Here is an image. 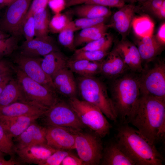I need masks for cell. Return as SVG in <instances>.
<instances>
[{
  "mask_svg": "<svg viewBox=\"0 0 165 165\" xmlns=\"http://www.w3.org/2000/svg\"><path fill=\"white\" fill-rule=\"evenodd\" d=\"M68 103L86 127L101 138L109 134L112 126L98 108L77 97L69 98Z\"/></svg>",
  "mask_w": 165,
  "mask_h": 165,
  "instance_id": "cell-5",
  "label": "cell"
},
{
  "mask_svg": "<svg viewBox=\"0 0 165 165\" xmlns=\"http://www.w3.org/2000/svg\"><path fill=\"white\" fill-rule=\"evenodd\" d=\"M101 62L84 59L68 60L67 67L73 72L82 76H93L100 73Z\"/></svg>",
  "mask_w": 165,
  "mask_h": 165,
  "instance_id": "cell-25",
  "label": "cell"
},
{
  "mask_svg": "<svg viewBox=\"0 0 165 165\" xmlns=\"http://www.w3.org/2000/svg\"><path fill=\"white\" fill-rule=\"evenodd\" d=\"M109 50H102L95 51H79L76 49L75 50L72 59L102 62L109 53Z\"/></svg>",
  "mask_w": 165,
  "mask_h": 165,
  "instance_id": "cell-32",
  "label": "cell"
},
{
  "mask_svg": "<svg viewBox=\"0 0 165 165\" xmlns=\"http://www.w3.org/2000/svg\"><path fill=\"white\" fill-rule=\"evenodd\" d=\"M68 60L60 50L54 51L43 57L41 65L45 73L52 79L58 72L67 67Z\"/></svg>",
  "mask_w": 165,
  "mask_h": 165,
  "instance_id": "cell-24",
  "label": "cell"
},
{
  "mask_svg": "<svg viewBox=\"0 0 165 165\" xmlns=\"http://www.w3.org/2000/svg\"><path fill=\"white\" fill-rule=\"evenodd\" d=\"M105 23L81 30L74 39L75 47L97 40L105 35L108 28Z\"/></svg>",
  "mask_w": 165,
  "mask_h": 165,
  "instance_id": "cell-27",
  "label": "cell"
},
{
  "mask_svg": "<svg viewBox=\"0 0 165 165\" xmlns=\"http://www.w3.org/2000/svg\"><path fill=\"white\" fill-rule=\"evenodd\" d=\"M114 48L131 72L140 73L142 71V61L136 46L124 39L117 42Z\"/></svg>",
  "mask_w": 165,
  "mask_h": 165,
  "instance_id": "cell-15",
  "label": "cell"
},
{
  "mask_svg": "<svg viewBox=\"0 0 165 165\" xmlns=\"http://www.w3.org/2000/svg\"><path fill=\"white\" fill-rule=\"evenodd\" d=\"M140 38L137 41L136 46L142 61H151L161 53L163 46L152 35Z\"/></svg>",
  "mask_w": 165,
  "mask_h": 165,
  "instance_id": "cell-23",
  "label": "cell"
},
{
  "mask_svg": "<svg viewBox=\"0 0 165 165\" xmlns=\"http://www.w3.org/2000/svg\"><path fill=\"white\" fill-rule=\"evenodd\" d=\"M70 153L67 150H57L43 161L41 165H61L64 158Z\"/></svg>",
  "mask_w": 165,
  "mask_h": 165,
  "instance_id": "cell-40",
  "label": "cell"
},
{
  "mask_svg": "<svg viewBox=\"0 0 165 165\" xmlns=\"http://www.w3.org/2000/svg\"><path fill=\"white\" fill-rule=\"evenodd\" d=\"M10 35L0 30V39H4L9 37Z\"/></svg>",
  "mask_w": 165,
  "mask_h": 165,
  "instance_id": "cell-52",
  "label": "cell"
},
{
  "mask_svg": "<svg viewBox=\"0 0 165 165\" xmlns=\"http://www.w3.org/2000/svg\"><path fill=\"white\" fill-rule=\"evenodd\" d=\"M22 32L26 41H29L35 38V28L33 16L28 17L24 20L22 27Z\"/></svg>",
  "mask_w": 165,
  "mask_h": 165,
  "instance_id": "cell-41",
  "label": "cell"
},
{
  "mask_svg": "<svg viewBox=\"0 0 165 165\" xmlns=\"http://www.w3.org/2000/svg\"><path fill=\"white\" fill-rule=\"evenodd\" d=\"M108 17H101L96 18H79L70 21L68 28L74 31L105 23Z\"/></svg>",
  "mask_w": 165,
  "mask_h": 165,
  "instance_id": "cell-34",
  "label": "cell"
},
{
  "mask_svg": "<svg viewBox=\"0 0 165 165\" xmlns=\"http://www.w3.org/2000/svg\"><path fill=\"white\" fill-rule=\"evenodd\" d=\"M19 163L13 158L11 157L9 160H6L4 158H0V165H14Z\"/></svg>",
  "mask_w": 165,
  "mask_h": 165,
  "instance_id": "cell-48",
  "label": "cell"
},
{
  "mask_svg": "<svg viewBox=\"0 0 165 165\" xmlns=\"http://www.w3.org/2000/svg\"><path fill=\"white\" fill-rule=\"evenodd\" d=\"M75 149L83 165L100 164L103 150L101 138L94 133H84L73 130Z\"/></svg>",
  "mask_w": 165,
  "mask_h": 165,
  "instance_id": "cell-6",
  "label": "cell"
},
{
  "mask_svg": "<svg viewBox=\"0 0 165 165\" xmlns=\"http://www.w3.org/2000/svg\"><path fill=\"white\" fill-rule=\"evenodd\" d=\"M39 116H21L0 119V122L9 136L16 138L31 124L40 117Z\"/></svg>",
  "mask_w": 165,
  "mask_h": 165,
  "instance_id": "cell-21",
  "label": "cell"
},
{
  "mask_svg": "<svg viewBox=\"0 0 165 165\" xmlns=\"http://www.w3.org/2000/svg\"><path fill=\"white\" fill-rule=\"evenodd\" d=\"M42 59L40 57H27L19 53L15 56L13 61L17 67L27 76L55 93L57 90L52 79L41 67Z\"/></svg>",
  "mask_w": 165,
  "mask_h": 165,
  "instance_id": "cell-11",
  "label": "cell"
},
{
  "mask_svg": "<svg viewBox=\"0 0 165 165\" xmlns=\"http://www.w3.org/2000/svg\"><path fill=\"white\" fill-rule=\"evenodd\" d=\"M113 41L112 36L107 33L100 38L88 43L82 47L77 50L79 51L109 50L112 46Z\"/></svg>",
  "mask_w": 165,
  "mask_h": 165,
  "instance_id": "cell-33",
  "label": "cell"
},
{
  "mask_svg": "<svg viewBox=\"0 0 165 165\" xmlns=\"http://www.w3.org/2000/svg\"><path fill=\"white\" fill-rule=\"evenodd\" d=\"M47 109L33 102L18 101L0 108V119L21 116H41Z\"/></svg>",
  "mask_w": 165,
  "mask_h": 165,
  "instance_id": "cell-16",
  "label": "cell"
},
{
  "mask_svg": "<svg viewBox=\"0 0 165 165\" xmlns=\"http://www.w3.org/2000/svg\"><path fill=\"white\" fill-rule=\"evenodd\" d=\"M74 31L70 28H67L58 33V40L60 43L68 49L75 50Z\"/></svg>",
  "mask_w": 165,
  "mask_h": 165,
  "instance_id": "cell-38",
  "label": "cell"
},
{
  "mask_svg": "<svg viewBox=\"0 0 165 165\" xmlns=\"http://www.w3.org/2000/svg\"><path fill=\"white\" fill-rule=\"evenodd\" d=\"M165 0H146L139 2L140 5L136 6L137 9H140L154 15Z\"/></svg>",
  "mask_w": 165,
  "mask_h": 165,
  "instance_id": "cell-39",
  "label": "cell"
},
{
  "mask_svg": "<svg viewBox=\"0 0 165 165\" xmlns=\"http://www.w3.org/2000/svg\"><path fill=\"white\" fill-rule=\"evenodd\" d=\"M134 4H125L114 13L108 27L114 28L123 37V39L128 33L131 27L132 20L136 11Z\"/></svg>",
  "mask_w": 165,
  "mask_h": 165,
  "instance_id": "cell-17",
  "label": "cell"
},
{
  "mask_svg": "<svg viewBox=\"0 0 165 165\" xmlns=\"http://www.w3.org/2000/svg\"><path fill=\"white\" fill-rule=\"evenodd\" d=\"M13 68L8 62L0 59V75L12 73Z\"/></svg>",
  "mask_w": 165,
  "mask_h": 165,
  "instance_id": "cell-46",
  "label": "cell"
},
{
  "mask_svg": "<svg viewBox=\"0 0 165 165\" xmlns=\"http://www.w3.org/2000/svg\"><path fill=\"white\" fill-rule=\"evenodd\" d=\"M18 38L10 35L0 39V59L11 54L17 48Z\"/></svg>",
  "mask_w": 165,
  "mask_h": 165,
  "instance_id": "cell-37",
  "label": "cell"
},
{
  "mask_svg": "<svg viewBox=\"0 0 165 165\" xmlns=\"http://www.w3.org/2000/svg\"><path fill=\"white\" fill-rule=\"evenodd\" d=\"M101 62L100 73L109 79H114L129 70L123 60L113 48Z\"/></svg>",
  "mask_w": 165,
  "mask_h": 165,
  "instance_id": "cell-19",
  "label": "cell"
},
{
  "mask_svg": "<svg viewBox=\"0 0 165 165\" xmlns=\"http://www.w3.org/2000/svg\"><path fill=\"white\" fill-rule=\"evenodd\" d=\"M125 2H127L130 3L134 4V3L136 2H141L144 1L146 0H123Z\"/></svg>",
  "mask_w": 165,
  "mask_h": 165,
  "instance_id": "cell-53",
  "label": "cell"
},
{
  "mask_svg": "<svg viewBox=\"0 0 165 165\" xmlns=\"http://www.w3.org/2000/svg\"><path fill=\"white\" fill-rule=\"evenodd\" d=\"M35 28V37L41 38H48L49 35V24L50 20V12L46 7L40 9L33 15Z\"/></svg>",
  "mask_w": 165,
  "mask_h": 165,
  "instance_id": "cell-29",
  "label": "cell"
},
{
  "mask_svg": "<svg viewBox=\"0 0 165 165\" xmlns=\"http://www.w3.org/2000/svg\"><path fill=\"white\" fill-rule=\"evenodd\" d=\"M57 150L47 145H31L15 149V153L21 162L39 165Z\"/></svg>",
  "mask_w": 165,
  "mask_h": 165,
  "instance_id": "cell-14",
  "label": "cell"
},
{
  "mask_svg": "<svg viewBox=\"0 0 165 165\" xmlns=\"http://www.w3.org/2000/svg\"><path fill=\"white\" fill-rule=\"evenodd\" d=\"M14 70L16 79L28 101L48 109L58 101L55 92L29 78L17 67Z\"/></svg>",
  "mask_w": 165,
  "mask_h": 165,
  "instance_id": "cell-7",
  "label": "cell"
},
{
  "mask_svg": "<svg viewBox=\"0 0 165 165\" xmlns=\"http://www.w3.org/2000/svg\"><path fill=\"white\" fill-rule=\"evenodd\" d=\"M158 42L162 46L165 44V23H163L160 26L155 37Z\"/></svg>",
  "mask_w": 165,
  "mask_h": 165,
  "instance_id": "cell-45",
  "label": "cell"
},
{
  "mask_svg": "<svg viewBox=\"0 0 165 165\" xmlns=\"http://www.w3.org/2000/svg\"><path fill=\"white\" fill-rule=\"evenodd\" d=\"M18 101L28 102L17 79L12 78L0 94V108Z\"/></svg>",
  "mask_w": 165,
  "mask_h": 165,
  "instance_id": "cell-26",
  "label": "cell"
},
{
  "mask_svg": "<svg viewBox=\"0 0 165 165\" xmlns=\"http://www.w3.org/2000/svg\"><path fill=\"white\" fill-rule=\"evenodd\" d=\"M12 79V78L8 79L0 83V94L2 92L6 85Z\"/></svg>",
  "mask_w": 165,
  "mask_h": 165,
  "instance_id": "cell-51",
  "label": "cell"
},
{
  "mask_svg": "<svg viewBox=\"0 0 165 165\" xmlns=\"http://www.w3.org/2000/svg\"><path fill=\"white\" fill-rule=\"evenodd\" d=\"M138 75L140 95L165 100V63L158 61Z\"/></svg>",
  "mask_w": 165,
  "mask_h": 165,
  "instance_id": "cell-8",
  "label": "cell"
},
{
  "mask_svg": "<svg viewBox=\"0 0 165 165\" xmlns=\"http://www.w3.org/2000/svg\"><path fill=\"white\" fill-rule=\"evenodd\" d=\"M46 128L35 123L31 124L23 132L15 138V149L31 145H47Z\"/></svg>",
  "mask_w": 165,
  "mask_h": 165,
  "instance_id": "cell-18",
  "label": "cell"
},
{
  "mask_svg": "<svg viewBox=\"0 0 165 165\" xmlns=\"http://www.w3.org/2000/svg\"><path fill=\"white\" fill-rule=\"evenodd\" d=\"M43 116L47 126L62 127L82 131L86 126L69 103L58 101L46 111Z\"/></svg>",
  "mask_w": 165,
  "mask_h": 165,
  "instance_id": "cell-9",
  "label": "cell"
},
{
  "mask_svg": "<svg viewBox=\"0 0 165 165\" xmlns=\"http://www.w3.org/2000/svg\"><path fill=\"white\" fill-rule=\"evenodd\" d=\"M76 82L83 100L97 107L107 118L116 122L118 117L113 104L101 81L94 76H80Z\"/></svg>",
  "mask_w": 165,
  "mask_h": 165,
  "instance_id": "cell-4",
  "label": "cell"
},
{
  "mask_svg": "<svg viewBox=\"0 0 165 165\" xmlns=\"http://www.w3.org/2000/svg\"><path fill=\"white\" fill-rule=\"evenodd\" d=\"M0 149L5 154L14 158L15 145L12 138L10 137L0 122Z\"/></svg>",
  "mask_w": 165,
  "mask_h": 165,
  "instance_id": "cell-36",
  "label": "cell"
},
{
  "mask_svg": "<svg viewBox=\"0 0 165 165\" xmlns=\"http://www.w3.org/2000/svg\"><path fill=\"white\" fill-rule=\"evenodd\" d=\"M32 0H16L7 7L0 20V30L18 38L22 35V27Z\"/></svg>",
  "mask_w": 165,
  "mask_h": 165,
  "instance_id": "cell-10",
  "label": "cell"
},
{
  "mask_svg": "<svg viewBox=\"0 0 165 165\" xmlns=\"http://www.w3.org/2000/svg\"><path fill=\"white\" fill-rule=\"evenodd\" d=\"M50 0H32L25 16L24 20L28 17L33 16L34 14L38 10L46 8Z\"/></svg>",
  "mask_w": 165,
  "mask_h": 165,
  "instance_id": "cell-42",
  "label": "cell"
},
{
  "mask_svg": "<svg viewBox=\"0 0 165 165\" xmlns=\"http://www.w3.org/2000/svg\"><path fill=\"white\" fill-rule=\"evenodd\" d=\"M71 21L66 15L61 13L55 14L50 20L49 31L53 33H59L68 28Z\"/></svg>",
  "mask_w": 165,
  "mask_h": 165,
  "instance_id": "cell-35",
  "label": "cell"
},
{
  "mask_svg": "<svg viewBox=\"0 0 165 165\" xmlns=\"http://www.w3.org/2000/svg\"><path fill=\"white\" fill-rule=\"evenodd\" d=\"M160 19H164L165 17V0L164 1L160 8L154 15Z\"/></svg>",
  "mask_w": 165,
  "mask_h": 165,
  "instance_id": "cell-47",
  "label": "cell"
},
{
  "mask_svg": "<svg viewBox=\"0 0 165 165\" xmlns=\"http://www.w3.org/2000/svg\"><path fill=\"white\" fill-rule=\"evenodd\" d=\"M11 77V73H6L0 75V83L5 80Z\"/></svg>",
  "mask_w": 165,
  "mask_h": 165,
  "instance_id": "cell-50",
  "label": "cell"
},
{
  "mask_svg": "<svg viewBox=\"0 0 165 165\" xmlns=\"http://www.w3.org/2000/svg\"><path fill=\"white\" fill-rule=\"evenodd\" d=\"M100 163L103 165H135L116 142L110 143L103 149Z\"/></svg>",
  "mask_w": 165,
  "mask_h": 165,
  "instance_id": "cell-22",
  "label": "cell"
},
{
  "mask_svg": "<svg viewBox=\"0 0 165 165\" xmlns=\"http://www.w3.org/2000/svg\"><path fill=\"white\" fill-rule=\"evenodd\" d=\"M46 128L47 145L57 150L75 149V134L73 130L55 126Z\"/></svg>",
  "mask_w": 165,
  "mask_h": 165,
  "instance_id": "cell-12",
  "label": "cell"
},
{
  "mask_svg": "<svg viewBox=\"0 0 165 165\" xmlns=\"http://www.w3.org/2000/svg\"><path fill=\"white\" fill-rule=\"evenodd\" d=\"M4 153L2 152L0 149V158H3L4 157Z\"/></svg>",
  "mask_w": 165,
  "mask_h": 165,
  "instance_id": "cell-54",
  "label": "cell"
},
{
  "mask_svg": "<svg viewBox=\"0 0 165 165\" xmlns=\"http://www.w3.org/2000/svg\"><path fill=\"white\" fill-rule=\"evenodd\" d=\"M52 80L56 90L69 98L76 97L78 88L73 72L67 67L58 72Z\"/></svg>",
  "mask_w": 165,
  "mask_h": 165,
  "instance_id": "cell-20",
  "label": "cell"
},
{
  "mask_svg": "<svg viewBox=\"0 0 165 165\" xmlns=\"http://www.w3.org/2000/svg\"><path fill=\"white\" fill-rule=\"evenodd\" d=\"M66 7L86 4L120 8L125 4L123 0H66Z\"/></svg>",
  "mask_w": 165,
  "mask_h": 165,
  "instance_id": "cell-31",
  "label": "cell"
},
{
  "mask_svg": "<svg viewBox=\"0 0 165 165\" xmlns=\"http://www.w3.org/2000/svg\"><path fill=\"white\" fill-rule=\"evenodd\" d=\"M131 27L135 34L141 38L152 35L154 24L149 16L142 15L134 17Z\"/></svg>",
  "mask_w": 165,
  "mask_h": 165,
  "instance_id": "cell-30",
  "label": "cell"
},
{
  "mask_svg": "<svg viewBox=\"0 0 165 165\" xmlns=\"http://www.w3.org/2000/svg\"><path fill=\"white\" fill-rule=\"evenodd\" d=\"M116 142L135 165H162L164 158L155 145L127 124L117 129Z\"/></svg>",
  "mask_w": 165,
  "mask_h": 165,
  "instance_id": "cell-2",
  "label": "cell"
},
{
  "mask_svg": "<svg viewBox=\"0 0 165 165\" xmlns=\"http://www.w3.org/2000/svg\"><path fill=\"white\" fill-rule=\"evenodd\" d=\"M58 50H59L58 48L50 37H35L23 43L20 46L19 53L27 57H38Z\"/></svg>",
  "mask_w": 165,
  "mask_h": 165,
  "instance_id": "cell-13",
  "label": "cell"
},
{
  "mask_svg": "<svg viewBox=\"0 0 165 165\" xmlns=\"http://www.w3.org/2000/svg\"><path fill=\"white\" fill-rule=\"evenodd\" d=\"M129 123L150 144L162 141L165 134V100L140 95L126 124Z\"/></svg>",
  "mask_w": 165,
  "mask_h": 165,
  "instance_id": "cell-1",
  "label": "cell"
},
{
  "mask_svg": "<svg viewBox=\"0 0 165 165\" xmlns=\"http://www.w3.org/2000/svg\"><path fill=\"white\" fill-rule=\"evenodd\" d=\"M61 165H83L81 160L71 153L67 156L63 160Z\"/></svg>",
  "mask_w": 165,
  "mask_h": 165,
  "instance_id": "cell-44",
  "label": "cell"
},
{
  "mask_svg": "<svg viewBox=\"0 0 165 165\" xmlns=\"http://www.w3.org/2000/svg\"><path fill=\"white\" fill-rule=\"evenodd\" d=\"M112 80L111 98L118 118L126 124L140 96L138 75L126 72Z\"/></svg>",
  "mask_w": 165,
  "mask_h": 165,
  "instance_id": "cell-3",
  "label": "cell"
},
{
  "mask_svg": "<svg viewBox=\"0 0 165 165\" xmlns=\"http://www.w3.org/2000/svg\"><path fill=\"white\" fill-rule=\"evenodd\" d=\"M16 0H0V9L7 7Z\"/></svg>",
  "mask_w": 165,
  "mask_h": 165,
  "instance_id": "cell-49",
  "label": "cell"
},
{
  "mask_svg": "<svg viewBox=\"0 0 165 165\" xmlns=\"http://www.w3.org/2000/svg\"><path fill=\"white\" fill-rule=\"evenodd\" d=\"M72 11L79 18L108 17L111 14L108 7L99 5L86 4L76 6Z\"/></svg>",
  "mask_w": 165,
  "mask_h": 165,
  "instance_id": "cell-28",
  "label": "cell"
},
{
  "mask_svg": "<svg viewBox=\"0 0 165 165\" xmlns=\"http://www.w3.org/2000/svg\"><path fill=\"white\" fill-rule=\"evenodd\" d=\"M48 6L54 14L61 13L66 8V0H50Z\"/></svg>",
  "mask_w": 165,
  "mask_h": 165,
  "instance_id": "cell-43",
  "label": "cell"
}]
</instances>
